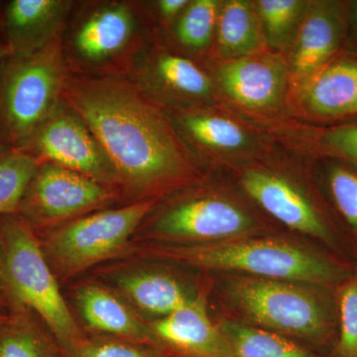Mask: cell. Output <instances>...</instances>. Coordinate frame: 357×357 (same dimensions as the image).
I'll return each instance as SVG.
<instances>
[{"mask_svg": "<svg viewBox=\"0 0 357 357\" xmlns=\"http://www.w3.org/2000/svg\"><path fill=\"white\" fill-rule=\"evenodd\" d=\"M62 100L95 136L117 181L152 191L196 173L174 121L131 79L68 72Z\"/></svg>", "mask_w": 357, "mask_h": 357, "instance_id": "6da1fadb", "label": "cell"}, {"mask_svg": "<svg viewBox=\"0 0 357 357\" xmlns=\"http://www.w3.org/2000/svg\"><path fill=\"white\" fill-rule=\"evenodd\" d=\"M0 277L13 307L40 317L66 354L86 338L66 304L33 227L17 213L0 218Z\"/></svg>", "mask_w": 357, "mask_h": 357, "instance_id": "7a4b0ae2", "label": "cell"}, {"mask_svg": "<svg viewBox=\"0 0 357 357\" xmlns=\"http://www.w3.org/2000/svg\"><path fill=\"white\" fill-rule=\"evenodd\" d=\"M157 255L192 266L236 271L255 278L331 285L344 280L337 263L309 249L277 239L234 238L159 248Z\"/></svg>", "mask_w": 357, "mask_h": 357, "instance_id": "3957f363", "label": "cell"}, {"mask_svg": "<svg viewBox=\"0 0 357 357\" xmlns=\"http://www.w3.org/2000/svg\"><path fill=\"white\" fill-rule=\"evenodd\" d=\"M67 75L61 35L31 55L4 60L0 126L11 147H22L56 109Z\"/></svg>", "mask_w": 357, "mask_h": 357, "instance_id": "277c9868", "label": "cell"}, {"mask_svg": "<svg viewBox=\"0 0 357 357\" xmlns=\"http://www.w3.org/2000/svg\"><path fill=\"white\" fill-rule=\"evenodd\" d=\"M236 307L256 326L311 344L330 342L333 318L318 294L293 282L238 276L229 281Z\"/></svg>", "mask_w": 357, "mask_h": 357, "instance_id": "5b68a950", "label": "cell"}, {"mask_svg": "<svg viewBox=\"0 0 357 357\" xmlns=\"http://www.w3.org/2000/svg\"><path fill=\"white\" fill-rule=\"evenodd\" d=\"M152 206L141 201L70 222L49 238V255L69 274L102 261L126 245Z\"/></svg>", "mask_w": 357, "mask_h": 357, "instance_id": "8992f818", "label": "cell"}, {"mask_svg": "<svg viewBox=\"0 0 357 357\" xmlns=\"http://www.w3.org/2000/svg\"><path fill=\"white\" fill-rule=\"evenodd\" d=\"M20 149L39 164L63 167L103 185L117 182L95 136L63 100Z\"/></svg>", "mask_w": 357, "mask_h": 357, "instance_id": "52a82bcc", "label": "cell"}, {"mask_svg": "<svg viewBox=\"0 0 357 357\" xmlns=\"http://www.w3.org/2000/svg\"><path fill=\"white\" fill-rule=\"evenodd\" d=\"M215 83L230 102L246 112L278 114L285 107L291 84L288 61L269 48L248 57L222 61Z\"/></svg>", "mask_w": 357, "mask_h": 357, "instance_id": "ba28073f", "label": "cell"}, {"mask_svg": "<svg viewBox=\"0 0 357 357\" xmlns=\"http://www.w3.org/2000/svg\"><path fill=\"white\" fill-rule=\"evenodd\" d=\"M107 185L82 174L51 163H41L33 177L17 215L33 225L65 220L109 202Z\"/></svg>", "mask_w": 357, "mask_h": 357, "instance_id": "9c48e42d", "label": "cell"}, {"mask_svg": "<svg viewBox=\"0 0 357 357\" xmlns=\"http://www.w3.org/2000/svg\"><path fill=\"white\" fill-rule=\"evenodd\" d=\"M131 81L155 102L178 109L203 107L215 100L217 91V84L198 65L165 51L138 60Z\"/></svg>", "mask_w": 357, "mask_h": 357, "instance_id": "30bf717a", "label": "cell"}, {"mask_svg": "<svg viewBox=\"0 0 357 357\" xmlns=\"http://www.w3.org/2000/svg\"><path fill=\"white\" fill-rule=\"evenodd\" d=\"M252 218L229 199L199 197L181 202L160 215L154 229L180 241H229L252 231Z\"/></svg>", "mask_w": 357, "mask_h": 357, "instance_id": "8fae6325", "label": "cell"}, {"mask_svg": "<svg viewBox=\"0 0 357 357\" xmlns=\"http://www.w3.org/2000/svg\"><path fill=\"white\" fill-rule=\"evenodd\" d=\"M241 185L246 194L277 220L307 236L332 239L330 229L299 187L280 174L266 169H248Z\"/></svg>", "mask_w": 357, "mask_h": 357, "instance_id": "7c38bea8", "label": "cell"}, {"mask_svg": "<svg viewBox=\"0 0 357 357\" xmlns=\"http://www.w3.org/2000/svg\"><path fill=\"white\" fill-rule=\"evenodd\" d=\"M136 31L137 20L130 4H103L77 25L70 42V53L79 64L100 67L126 52Z\"/></svg>", "mask_w": 357, "mask_h": 357, "instance_id": "4fadbf2b", "label": "cell"}, {"mask_svg": "<svg viewBox=\"0 0 357 357\" xmlns=\"http://www.w3.org/2000/svg\"><path fill=\"white\" fill-rule=\"evenodd\" d=\"M155 347L181 357H236L229 340L213 325L206 298L195 296L182 309L160 319L150 326Z\"/></svg>", "mask_w": 357, "mask_h": 357, "instance_id": "5bb4252c", "label": "cell"}, {"mask_svg": "<svg viewBox=\"0 0 357 357\" xmlns=\"http://www.w3.org/2000/svg\"><path fill=\"white\" fill-rule=\"evenodd\" d=\"M72 7L64 0H11L0 10V32L7 58H21L39 51L61 35Z\"/></svg>", "mask_w": 357, "mask_h": 357, "instance_id": "9a60e30c", "label": "cell"}, {"mask_svg": "<svg viewBox=\"0 0 357 357\" xmlns=\"http://www.w3.org/2000/svg\"><path fill=\"white\" fill-rule=\"evenodd\" d=\"M344 33L342 18L333 4L310 2L289 49L291 86L330 63Z\"/></svg>", "mask_w": 357, "mask_h": 357, "instance_id": "2e32d148", "label": "cell"}, {"mask_svg": "<svg viewBox=\"0 0 357 357\" xmlns=\"http://www.w3.org/2000/svg\"><path fill=\"white\" fill-rule=\"evenodd\" d=\"M174 117L181 137L211 156H248L257 146L252 129L225 112L194 107L178 109Z\"/></svg>", "mask_w": 357, "mask_h": 357, "instance_id": "e0dca14e", "label": "cell"}, {"mask_svg": "<svg viewBox=\"0 0 357 357\" xmlns=\"http://www.w3.org/2000/svg\"><path fill=\"white\" fill-rule=\"evenodd\" d=\"M292 89L298 107L311 116L335 119L357 114V62H330Z\"/></svg>", "mask_w": 357, "mask_h": 357, "instance_id": "ac0fdd59", "label": "cell"}, {"mask_svg": "<svg viewBox=\"0 0 357 357\" xmlns=\"http://www.w3.org/2000/svg\"><path fill=\"white\" fill-rule=\"evenodd\" d=\"M77 300L82 316L93 330L128 342L155 347L149 326L143 325L133 312L107 289L86 286L77 293Z\"/></svg>", "mask_w": 357, "mask_h": 357, "instance_id": "d6986e66", "label": "cell"}, {"mask_svg": "<svg viewBox=\"0 0 357 357\" xmlns=\"http://www.w3.org/2000/svg\"><path fill=\"white\" fill-rule=\"evenodd\" d=\"M215 50L222 61L248 57L267 49L255 2H222L215 35Z\"/></svg>", "mask_w": 357, "mask_h": 357, "instance_id": "ffe728a7", "label": "cell"}, {"mask_svg": "<svg viewBox=\"0 0 357 357\" xmlns=\"http://www.w3.org/2000/svg\"><path fill=\"white\" fill-rule=\"evenodd\" d=\"M119 285L136 306L162 318L182 309L195 298L180 282L160 272L128 273L119 279Z\"/></svg>", "mask_w": 357, "mask_h": 357, "instance_id": "44dd1931", "label": "cell"}, {"mask_svg": "<svg viewBox=\"0 0 357 357\" xmlns=\"http://www.w3.org/2000/svg\"><path fill=\"white\" fill-rule=\"evenodd\" d=\"M220 328L236 357H323L285 335L259 326L225 321Z\"/></svg>", "mask_w": 357, "mask_h": 357, "instance_id": "7402d4cb", "label": "cell"}, {"mask_svg": "<svg viewBox=\"0 0 357 357\" xmlns=\"http://www.w3.org/2000/svg\"><path fill=\"white\" fill-rule=\"evenodd\" d=\"M310 2L301 0H258L256 10L268 48L289 51Z\"/></svg>", "mask_w": 357, "mask_h": 357, "instance_id": "603a6c76", "label": "cell"}, {"mask_svg": "<svg viewBox=\"0 0 357 357\" xmlns=\"http://www.w3.org/2000/svg\"><path fill=\"white\" fill-rule=\"evenodd\" d=\"M40 164L20 148L0 152V218L15 215Z\"/></svg>", "mask_w": 357, "mask_h": 357, "instance_id": "cb8c5ba5", "label": "cell"}, {"mask_svg": "<svg viewBox=\"0 0 357 357\" xmlns=\"http://www.w3.org/2000/svg\"><path fill=\"white\" fill-rule=\"evenodd\" d=\"M0 357H67V354L31 325L24 310L14 307L13 316L6 318L0 328Z\"/></svg>", "mask_w": 357, "mask_h": 357, "instance_id": "d4e9b609", "label": "cell"}, {"mask_svg": "<svg viewBox=\"0 0 357 357\" xmlns=\"http://www.w3.org/2000/svg\"><path fill=\"white\" fill-rule=\"evenodd\" d=\"M222 2L192 0L176 20L175 36L178 44L191 51H202L215 39Z\"/></svg>", "mask_w": 357, "mask_h": 357, "instance_id": "484cf974", "label": "cell"}, {"mask_svg": "<svg viewBox=\"0 0 357 357\" xmlns=\"http://www.w3.org/2000/svg\"><path fill=\"white\" fill-rule=\"evenodd\" d=\"M340 331L335 357H357V274L342 282L337 294Z\"/></svg>", "mask_w": 357, "mask_h": 357, "instance_id": "4316f807", "label": "cell"}, {"mask_svg": "<svg viewBox=\"0 0 357 357\" xmlns=\"http://www.w3.org/2000/svg\"><path fill=\"white\" fill-rule=\"evenodd\" d=\"M67 357H165V352L121 338L86 337L68 352Z\"/></svg>", "mask_w": 357, "mask_h": 357, "instance_id": "83f0119b", "label": "cell"}, {"mask_svg": "<svg viewBox=\"0 0 357 357\" xmlns=\"http://www.w3.org/2000/svg\"><path fill=\"white\" fill-rule=\"evenodd\" d=\"M328 183L338 211L357 230V174L342 167H333Z\"/></svg>", "mask_w": 357, "mask_h": 357, "instance_id": "f1b7e54d", "label": "cell"}, {"mask_svg": "<svg viewBox=\"0 0 357 357\" xmlns=\"http://www.w3.org/2000/svg\"><path fill=\"white\" fill-rule=\"evenodd\" d=\"M324 142L333 153L357 164V126L331 129L324 136Z\"/></svg>", "mask_w": 357, "mask_h": 357, "instance_id": "f546056e", "label": "cell"}, {"mask_svg": "<svg viewBox=\"0 0 357 357\" xmlns=\"http://www.w3.org/2000/svg\"><path fill=\"white\" fill-rule=\"evenodd\" d=\"M190 0H160L157 1V11L165 22L176 21L183 13Z\"/></svg>", "mask_w": 357, "mask_h": 357, "instance_id": "4dcf8cb0", "label": "cell"}, {"mask_svg": "<svg viewBox=\"0 0 357 357\" xmlns=\"http://www.w3.org/2000/svg\"><path fill=\"white\" fill-rule=\"evenodd\" d=\"M7 57H8V54H7L6 44H4L1 32H0V86H1L2 65H3L4 60H6Z\"/></svg>", "mask_w": 357, "mask_h": 357, "instance_id": "1f68e13d", "label": "cell"}, {"mask_svg": "<svg viewBox=\"0 0 357 357\" xmlns=\"http://www.w3.org/2000/svg\"><path fill=\"white\" fill-rule=\"evenodd\" d=\"M11 147L9 145L8 141H7L6 135H4L3 130H2L1 126H0V152L2 150L7 149V148Z\"/></svg>", "mask_w": 357, "mask_h": 357, "instance_id": "d6a6232c", "label": "cell"}, {"mask_svg": "<svg viewBox=\"0 0 357 357\" xmlns=\"http://www.w3.org/2000/svg\"><path fill=\"white\" fill-rule=\"evenodd\" d=\"M4 299H6V296H4L3 289H2L1 277H0V307L3 304Z\"/></svg>", "mask_w": 357, "mask_h": 357, "instance_id": "836d02e7", "label": "cell"}, {"mask_svg": "<svg viewBox=\"0 0 357 357\" xmlns=\"http://www.w3.org/2000/svg\"><path fill=\"white\" fill-rule=\"evenodd\" d=\"M6 317L1 316V314H0V328H1L2 325H3L4 321H6Z\"/></svg>", "mask_w": 357, "mask_h": 357, "instance_id": "e575fe53", "label": "cell"}, {"mask_svg": "<svg viewBox=\"0 0 357 357\" xmlns=\"http://www.w3.org/2000/svg\"><path fill=\"white\" fill-rule=\"evenodd\" d=\"M356 20H357V4H356Z\"/></svg>", "mask_w": 357, "mask_h": 357, "instance_id": "d590c367", "label": "cell"}]
</instances>
